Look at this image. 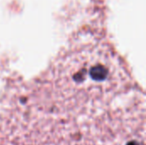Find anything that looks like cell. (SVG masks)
<instances>
[{"instance_id":"6da1fadb","label":"cell","mask_w":146,"mask_h":145,"mask_svg":"<svg viewBox=\"0 0 146 145\" xmlns=\"http://www.w3.org/2000/svg\"><path fill=\"white\" fill-rule=\"evenodd\" d=\"M143 96L91 79L36 83L0 102V145H145Z\"/></svg>"}]
</instances>
